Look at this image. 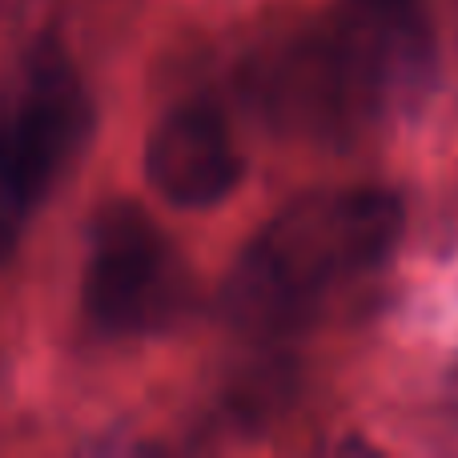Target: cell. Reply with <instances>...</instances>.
Segmentation results:
<instances>
[{
  "label": "cell",
  "instance_id": "6da1fadb",
  "mask_svg": "<svg viewBox=\"0 0 458 458\" xmlns=\"http://www.w3.org/2000/svg\"><path fill=\"white\" fill-rule=\"evenodd\" d=\"M403 198L378 185L301 193L237 253L222 310L250 338L293 334L386 266L403 242Z\"/></svg>",
  "mask_w": 458,
  "mask_h": 458
},
{
  "label": "cell",
  "instance_id": "277c9868",
  "mask_svg": "<svg viewBox=\"0 0 458 458\" xmlns=\"http://www.w3.org/2000/svg\"><path fill=\"white\" fill-rule=\"evenodd\" d=\"M242 149L225 113L206 97L169 105L145 137V177L177 209H214L242 185Z\"/></svg>",
  "mask_w": 458,
  "mask_h": 458
},
{
  "label": "cell",
  "instance_id": "3957f363",
  "mask_svg": "<svg viewBox=\"0 0 458 458\" xmlns=\"http://www.w3.org/2000/svg\"><path fill=\"white\" fill-rule=\"evenodd\" d=\"M193 277L182 250L137 201L113 198L89 222L81 306L105 338H153L190 314Z\"/></svg>",
  "mask_w": 458,
  "mask_h": 458
},
{
  "label": "cell",
  "instance_id": "7a4b0ae2",
  "mask_svg": "<svg viewBox=\"0 0 458 458\" xmlns=\"http://www.w3.org/2000/svg\"><path fill=\"white\" fill-rule=\"evenodd\" d=\"M93 137V97L56 40H37L0 89V258L21 245Z\"/></svg>",
  "mask_w": 458,
  "mask_h": 458
}]
</instances>
